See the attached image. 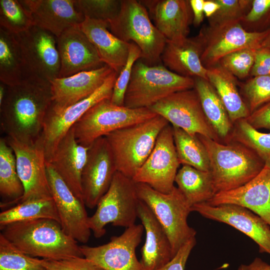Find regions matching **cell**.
Wrapping results in <instances>:
<instances>
[{"instance_id": "cell-43", "label": "cell", "mask_w": 270, "mask_h": 270, "mask_svg": "<svg viewBox=\"0 0 270 270\" xmlns=\"http://www.w3.org/2000/svg\"><path fill=\"white\" fill-rule=\"evenodd\" d=\"M220 6L218 10L208 18L210 26L224 24L234 21H241L245 12L252 3L248 0H216Z\"/></svg>"}, {"instance_id": "cell-33", "label": "cell", "mask_w": 270, "mask_h": 270, "mask_svg": "<svg viewBox=\"0 0 270 270\" xmlns=\"http://www.w3.org/2000/svg\"><path fill=\"white\" fill-rule=\"evenodd\" d=\"M24 193L18 176L13 150L4 138L0 139V194L4 200L0 207L18 204Z\"/></svg>"}, {"instance_id": "cell-28", "label": "cell", "mask_w": 270, "mask_h": 270, "mask_svg": "<svg viewBox=\"0 0 270 270\" xmlns=\"http://www.w3.org/2000/svg\"><path fill=\"white\" fill-rule=\"evenodd\" d=\"M80 26L102 62L119 74L127 62L130 42H124L112 34L106 21L85 18Z\"/></svg>"}, {"instance_id": "cell-20", "label": "cell", "mask_w": 270, "mask_h": 270, "mask_svg": "<svg viewBox=\"0 0 270 270\" xmlns=\"http://www.w3.org/2000/svg\"><path fill=\"white\" fill-rule=\"evenodd\" d=\"M60 60L58 78L98 68L104 64L80 25L70 28L56 38Z\"/></svg>"}, {"instance_id": "cell-32", "label": "cell", "mask_w": 270, "mask_h": 270, "mask_svg": "<svg viewBox=\"0 0 270 270\" xmlns=\"http://www.w3.org/2000/svg\"><path fill=\"white\" fill-rule=\"evenodd\" d=\"M175 182L191 206L208 202L215 195L210 172L182 165L178 171Z\"/></svg>"}, {"instance_id": "cell-37", "label": "cell", "mask_w": 270, "mask_h": 270, "mask_svg": "<svg viewBox=\"0 0 270 270\" xmlns=\"http://www.w3.org/2000/svg\"><path fill=\"white\" fill-rule=\"evenodd\" d=\"M33 26L30 12L20 0H0V27L14 34H18Z\"/></svg>"}, {"instance_id": "cell-42", "label": "cell", "mask_w": 270, "mask_h": 270, "mask_svg": "<svg viewBox=\"0 0 270 270\" xmlns=\"http://www.w3.org/2000/svg\"><path fill=\"white\" fill-rule=\"evenodd\" d=\"M142 58V52L138 46L130 42L129 54L127 62L120 72L116 79L110 102L116 106H124V95L128 88L133 66L135 62Z\"/></svg>"}, {"instance_id": "cell-46", "label": "cell", "mask_w": 270, "mask_h": 270, "mask_svg": "<svg viewBox=\"0 0 270 270\" xmlns=\"http://www.w3.org/2000/svg\"><path fill=\"white\" fill-rule=\"evenodd\" d=\"M270 11V0H252V8L245 14L240 22L244 25H252L258 22Z\"/></svg>"}, {"instance_id": "cell-51", "label": "cell", "mask_w": 270, "mask_h": 270, "mask_svg": "<svg viewBox=\"0 0 270 270\" xmlns=\"http://www.w3.org/2000/svg\"><path fill=\"white\" fill-rule=\"evenodd\" d=\"M220 8V6L216 0H204V14L208 18L212 16Z\"/></svg>"}, {"instance_id": "cell-10", "label": "cell", "mask_w": 270, "mask_h": 270, "mask_svg": "<svg viewBox=\"0 0 270 270\" xmlns=\"http://www.w3.org/2000/svg\"><path fill=\"white\" fill-rule=\"evenodd\" d=\"M268 33V29L248 30L239 20L209 26L198 35L202 48V62L208 68L233 52L244 48L257 50L262 47Z\"/></svg>"}, {"instance_id": "cell-50", "label": "cell", "mask_w": 270, "mask_h": 270, "mask_svg": "<svg viewBox=\"0 0 270 270\" xmlns=\"http://www.w3.org/2000/svg\"><path fill=\"white\" fill-rule=\"evenodd\" d=\"M238 270H270V264L262 260L260 258H256L248 264H240Z\"/></svg>"}, {"instance_id": "cell-19", "label": "cell", "mask_w": 270, "mask_h": 270, "mask_svg": "<svg viewBox=\"0 0 270 270\" xmlns=\"http://www.w3.org/2000/svg\"><path fill=\"white\" fill-rule=\"evenodd\" d=\"M192 211L234 227L256 242L260 252L270 254V226L248 208L234 204L214 206L205 202L192 206Z\"/></svg>"}, {"instance_id": "cell-40", "label": "cell", "mask_w": 270, "mask_h": 270, "mask_svg": "<svg viewBox=\"0 0 270 270\" xmlns=\"http://www.w3.org/2000/svg\"><path fill=\"white\" fill-rule=\"evenodd\" d=\"M250 114L270 102V76H254L242 86Z\"/></svg>"}, {"instance_id": "cell-23", "label": "cell", "mask_w": 270, "mask_h": 270, "mask_svg": "<svg viewBox=\"0 0 270 270\" xmlns=\"http://www.w3.org/2000/svg\"><path fill=\"white\" fill-rule=\"evenodd\" d=\"M30 12L34 25L56 38L85 17L76 8L74 0H20Z\"/></svg>"}, {"instance_id": "cell-11", "label": "cell", "mask_w": 270, "mask_h": 270, "mask_svg": "<svg viewBox=\"0 0 270 270\" xmlns=\"http://www.w3.org/2000/svg\"><path fill=\"white\" fill-rule=\"evenodd\" d=\"M16 158L17 171L24 193L20 202L52 197L48 185L45 149L41 136L32 141L5 138Z\"/></svg>"}, {"instance_id": "cell-9", "label": "cell", "mask_w": 270, "mask_h": 270, "mask_svg": "<svg viewBox=\"0 0 270 270\" xmlns=\"http://www.w3.org/2000/svg\"><path fill=\"white\" fill-rule=\"evenodd\" d=\"M157 114L149 108H130L112 104L110 99L97 103L72 126L80 144L88 147L96 139L136 124Z\"/></svg>"}, {"instance_id": "cell-12", "label": "cell", "mask_w": 270, "mask_h": 270, "mask_svg": "<svg viewBox=\"0 0 270 270\" xmlns=\"http://www.w3.org/2000/svg\"><path fill=\"white\" fill-rule=\"evenodd\" d=\"M118 74L114 70L103 84L85 99L64 108L50 106L46 112L41 137L48 162L61 139L91 108L105 99H110Z\"/></svg>"}, {"instance_id": "cell-34", "label": "cell", "mask_w": 270, "mask_h": 270, "mask_svg": "<svg viewBox=\"0 0 270 270\" xmlns=\"http://www.w3.org/2000/svg\"><path fill=\"white\" fill-rule=\"evenodd\" d=\"M38 218H50L60 224L52 197L20 202L0 213V227L11 223Z\"/></svg>"}, {"instance_id": "cell-5", "label": "cell", "mask_w": 270, "mask_h": 270, "mask_svg": "<svg viewBox=\"0 0 270 270\" xmlns=\"http://www.w3.org/2000/svg\"><path fill=\"white\" fill-rule=\"evenodd\" d=\"M194 86L192 78L180 76L164 66H150L138 60L132 68L124 106L130 108H150L172 94Z\"/></svg>"}, {"instance_id": "cell-21", "label": "cell", "mask_w": 270, "mask_h": 270, "mask_svg": "<svg viewBox=\"0 0 270 270\" xmlns=\"http://www.w3.org/2000/svg\"><path fill=\"white\" fill-rule=\"evenodd\" d=\"M206 202L214 206L234 204L244 207L270 226V166L265 165L256 176L244 184L218 192Z\"/></svg>"}, {"instance_id": "cell-15", "label": "cell", "mask_w": 270, "mask_h": 270, "mask_svg": "<svg viewBox=\"0 0 270 270\" xmlns=\"http://www.w3.org/2000/svg\"><path fill=\"white\" fill-rule=\"evenodd\" d=\"M14 34L21 49L26 77L33 76L49 82L58 78L60 60L54 35L36 26Z\"/></svg>"}, {"instance_id": "cell-52", "label": "cell", "mask_w": 270, "mask_h": 270, "mask_svg": "<svg viewBox=\"0 0 270 270\" xmlns=\"http://www.w3.org/2000/svg\"><path fill=\"white\" fill-rule=\"evenodd\" d=\"M262 47H265L270 50V27L268 28V33L264 40Z\"/></svg>"}, {"instance_id": "cell-39", "label": "cell", "mask_w": 270, "mask_h": 270, "mask_svg": "<svg viewBox=\"0 0 270 270\" xmlns=\"http://www.w3.org/2000/svg\"><path fill=\"white\" fill-rule=\"evenodd\" d=\"M122 0H74L77 10L86 18L108 22L118 14Z\"/></svg>"}, {"instance_id": "cell-24", "label": "cell", "mask_w": 270, "mask_h": 270, "mask_svg": "<svg viewBox=\"0 0 270 270\" xmlns=\"http://www.w3.org/2000/svg\"><path fill=\"white\" fill-rule=\"evenodd\" d=\"M140 1L148 10L154 26L166 40L175 42L187 38L193 20L190 0Z\"/></svg>"}, {"instance_id": "cell-29", "label": "cell", "mask_w": 270, "mask_h": 270, "mask_svg": "<svg viewBox=\"0 0 270 270\" xmlns=\"http://www.w3.org/2000/svg\"><path fill=\"white\" fill-rule=\"evenodd\" d=\"M208 78L223 103L234 124L238 120L246 118L250 114L247 104L241 97L235 77L217 64L208 68Z\"/></svg>"}, {"instance_id": "cell-49", "label": "cell", "mask_w": 270, "mask_h": 270, "mask_svg": "<svg viewBox=\"0 0 270 270\" xmlns=\"http://www.w3.org/2000/svg\"><path fill=\"white\" fill-rule=\"evenodd\" d=\"M204 0H190V4L193 14L192 22L195 26H199L204 20Z\"/></svg>"}, {"instance_id": "cell-45", "label": "cell", "mask_w": 270, "mask_h": 270, "mask_svg": "<svg viewBox=\"0 0 270 270\" xmlns=\"http://www.w3.org/2000/svg\"><path fill=\"white\" fill-rule=\"evenodd\" d=\"M196 244V237L188 240L179 249L172 260L160 270H184L188 258Z\"/></svg>"}, {"instance_id": "cell-16", "label": "cell", "mask_w": 270, "mask_h": 270, "mask_svg": "<svg viewBox=\"0 0 270 270\" xmlns=\"http://www.w3.org/2000/svg\"><path fill=\"white\" fill-rule=\"evenodd\" d=\"M144 229L142 224L126 228L118 236L98 246H80L86 258L103 270H144L136 255V248L142 241Z\"/></svg>"}, {"instance_id": "cell-4", "label": "cell", "mask_w": 270, "mask_h": 270, "mask_svg": "<svg viewBox=\"0 0 270 270\" xmlns=\"http://www.w3.org/2000/svg\"><path fill=\"white\" fill-rule=\"evenodd\" d=\"M168 124L166 120L157 114L105 136L117 171L132 179L152 152L160 132Z\"/></svg>"}, {"instance_id": "cell-18", "label": "cell", "mask_w": 270, "mask_h": 270, "mask_svg": "<svg viewBox=\"0 0 270 270\" xmlns=\"http://www.w3.org/2000/svg\"><path fill=\"white\" fill-rule=\"evenodd\" d=\"M47 176L52 197L64 232L78 242L86 244L91 234L84 201L68 188L52 165L46 162Z\"/></svg>"}, {"instance_id": "cell-36", "label": "cell", "mask_w": 270, "mask_h": 270, "mask_svg": "<svg viewBox=\"0 0 270 270\" xmlns=\"http://www.w3.org/2000/svg\"><path fill=\"white\" fill-rule=\"evenodd\" d=\"M240 143L252 150L264 163L270 166V132H260L250 126L246 118L240 120L233 125L226 142Z\"/></svg>"}, {"instance_id": "cell-48", "label": "cell", "mask_w": 270, "mask_h": 270, "mask_svg": "<svg viewBox=\"0 0 270 270\" xmlns=\"http://www.w3.org/2000/svg\"><path fill=\"white\" fill-rule=\"evenodd\" d=\"M246 119L256 130L266 129L270 132V102L260 107Z\"/></svg>"}, {"instance_id": "cell-31", "label": "cell", "mask_w": 270, "mask_h": 270, "mask_svg": "<svg viewBox=\"0 0 270 270\" xmlns=\"http://www.w3.org/2000/svg\"><path fill=\"white\" fill-rule=\"evenodd\" d=\"M26 77V66L16 35L0 27V81L13 86Z\"/></svg>"}, {"instance_id": "cell-25", "label": "cell", "mask_w": 270, "mask_h": 270, "mask_svg": "<svg viewBox=\"0 0 270 270\" xmlns=\"http://www.w3.org/2000/svg\"><path fill=\"white\" fill-rule=\"evenodd\" d=\"M88 148L89 146L78 143L72 127L60 141L48 162L74 194L82 200L81 177Z\"/></svg>"}, {"instance_id": "cell-44", "label": "cell", "mask_w": 270, "mask_h": 270, "mask_svg": "<svg viewBox=\"0 0 270 270\" xmlns=\"http://www.w3.org/2000/svg\"><path fill=\"white\" fill-rule=\"evenodd\" d=\"M42 260L46 270H103L84 257Z\"/></svg>"}, {"instance_id": "cell-30", "label": "cell", "mask_w": 270, "mask_h": 270, "mask_svg": "<svg viewBox=\"0 0 270 270\" xmlns=\"http://www.w3.org/2000/svg\"><path fill=\"white\" fill-rule=\"evenodd\" d=\"M193 78L194 88L198 95L207 120L219 138L227 140L234 124L223 103L208 80L198 77Z\"/></svg>"}, {"instance_id": "cell-35", "label": "cell", "mask_w": 270, "mask_h": 270, "mask_svg": "<svg viewBox=\"0 0 270 270\" xmlns=\"http://www.w3.org/2000/svg\"><path fill=\"white\" fill-rule=\"evenodd\" d=\"M174 142L180 164L198 170L210 172V166L206 150L198 136L172 126Z\"/></svg>"}, {"instance_id": "cell-27", "label": "cell", "mask_w": 270, "mask_h": 270, "mask_svg": "<svg viewBox=\"0 0 270 270\" xmlns=\"http://www.w3.org/2000/svg\"><path fill=\"white\" fill-rule=\"evenodd\" d=\"M202 50L198 36L175 42L166 40L160 60L168 69L180 76L208 80V68L200 58Z\"/></svg>"}, {"instance_id": "cell-17", "label": "cell", "mask_w": 270, "mask_h": 270, "mask_svg": "<svg viewBox=\"0 0 270 270\" xmlns=\"http://www.w3.org/2000/svg\"><path fill=\"white\" fill-rule=\"evenodd\" d=\"M117 172L114 160L105 137L90 146L81 177L82 198L86 206L96 207L108 190Z\"/></svg>"}, {"instance_id": "cell-14", "label": "cell", "mask_w": 270, "mask_h": 270, "mask_svg": "<svg viewBox=\"0 0 270 270\" xmlns=\"http://www.w3.org/2000/svg\"><path fill=\"white\" fill-rule=\"evenodd\" d=\"M180 164L172 126L169 124L160 132L152 152L132 180L135 182L146 184L158 192L168 194L174 186Z\"/></svg>"}, {"instance_id": "cell-3", "label": "cell", "mask_w": 270, "mask_h": 270, "mask_svg": "<svg viewBox=\"0 0 270 270\" xmlns=\"http://www.w3.org/2000/svg\"><path fill=\"white\" fill-rule=\"evenodd\" d=\"M196 136L208 156L215 194L244 184L265 166L252 150L240 143L229 141L222 144L202 135Z\"/></svg>"}, {"instance_id": "cell-41", "label": "cell", "mask_w": 270, "mask_h": 270, "mask_svg": "<svg viewBox=\"0 0 270 270\" xmlns=\"http://www.w3.org/2000/svg\"><path fill=\"white\" fill-rule=\"evenodd\" d=\"M256 49L244 48L230 53L218 62L234 77L244 78L250 74L253 66Z\"/></svg>"}, {"instance_id": "cell-22", "label": "cell", "mask_w": 270, "mask_h": 270, "mask_svg": "<svg viewBox=\"0 0 270 270\" xmlns=\"http://www.w3.org/2000/svg\"><path fill=\"white\" fill-rule=\"evenodd\" d=\"M113 71L105 64L96 70L52 80L50 82L52 94L51 106L64 108L85 99L100 88Z\"/></svg>"}, {"instance_id": "cell-6", "label": "cell", "mask_w": 270, "mask_h": 270, "mask_svg": "<svg viewBox=\"0 0 270 270\" xmlns=\"http://www.w3.org/2000/svg\"><path fill=\"white\" fill-rule=\"evenodd\" d=\"M110 32L120 40L134 42L150 66L160 60L166 40L151 22L146 8L136 0H122L118 16L108 22Z\"/></svg>"}, {"instance_id": "cell-26", "label": "cell", "mask_w": 270, "mask_h": 270, "mask_svg": "<svg viewBox=\"0 0 270 270\" xmlns=\"http://www.w3.org/2000/svg\"><path fill=\"white\" fill-rule=\"evenodd\" d=\"M138 216L146 232L140 261L143 270H160L174 257L169 238L151 210L141 200Z\"/></svg>"}, {"instance_id": "cell-38", "label": "cell", "mask_w": 270, "mask_h": 270, "mask_svg": "<svg viewBox=\"0 0 270 270\" xmlns=\"http://www.w3.org/2000/svg\"><path fill=\"white\" fill-rule=\"evenodd\" d=\"M0 270H46L42 259L22 252L0 233Z\"/></svg>"}, {"instance_id": "cell-47", "label": "cell", "mask_w": 270, "mask_h": 270, "mask_svg": "<svg viewBox=\"0 0 270 270\" xmlns=\"http://www.w3.org/2000/svg\"><path fill=\"white\" fill-rule=\"evenodd\" d=\"M250 74L254 76H270V50L261 47L256 50Z\"/></svg>"}, {"instance_id": "cell-7", "label": "cell", "mask_w": 270, "mask_h": 270, "mask_svg": "<svg viewBox=\"0 0 270 270\" xmlns=\"http://www.w3.org/2000/svg\"><path fill=\"white\" fill-rule=\"evenodd\" d=\"M135 183L140 200L149 207L164 228L174 256L186 242L196 236V231L188 223L192 206L176 186L164 194L146 184Z\"/></svg>"}, {"instance_id": "cell-2", "label": "cell", "mask_w": 270, "mask_h": 270, "mask_svg": "<svg viewBox=\"0 0 270 270\" xmlns=\"http://www.w3.org/2000/svg\"><path fill=\"white\" fill-rule=\"evenodd\" d=\"M0 228V233L8 240L30 256L50 260L84 257L78 242L56 220L38 218Z\"/></svg>"}, {"instance_id": "cell-13", "label": "cell", "mask_w": 270, "mask_h": 270, "mask_svg": "<svg viewBox=\"0 0 270 270\" xmlns=\"http://www.w3.org/2000/svg\"><path fill=\"white\" fill-rule=\"evenodd\" d=\"M192 136L200 134L219 141L207 120L194 88L172 94L149 108Z\"/></svg>"}, {"instance_id": "cell-1", "label": "cell", "mask_w": 270, "mask_h": 270, "mask_svg": "<svg viewBox=\"0 0 270 270\" xmlns=\"http://www.w3.org/2000/svg\"><path fill=\"white\" fill-rule=\"evenodd\" d=\"M52 102L50 84L45 80L29 76L20 84L8 86L0 104L1 129L20 140L38 139Z\"/></svg>"}, {"instance_id": "cell-8", "label": "cell", "mask_w": 270, "mask_h": 270, "mask_svg": "<svg viewBox=\"0 0 270 270\" xmlns=\"http://www.w3.org/2000/svg\"><path fill=\"white\" fill-rule=\"evenodd\" d=\"M140 200L135 182L117 171L96 212L88 218L89 227L94 236H104L105 226L110 223L126 228L135 224Z\"/></svg>"}]
</instances>
